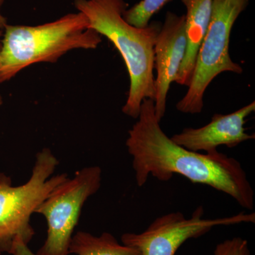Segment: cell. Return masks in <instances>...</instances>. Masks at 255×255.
<instances>
[{
	"instance_id": "obj_1",
	"label": "cell",
	"mask_w": 255,
	"mask_h": 255,
	"mask_svg": "<svg viewBox=\"0 0 255 255\" xmlns=\"http://www.w3.org/2000/svg\"><path fill=\"white\" fill-rule=\"evenodd\" d=\"M137 119L126 145L139 187L150 176L168 182L178 174L228 194L244 209H254V190L239 161L219 151L203 154L177 145L161 128L150 99L142 101Z\"/></svg>"
},
{
	"instance_id": "obj_2",
	"label": "cell",
	"mask_w": 255,
	"mask_h": 255,
	"mask_svg": "<svg viewBox=\"0 0 255 255\" xmlns=\"http://www.w3.org/2000/svg\"><path fill=\"white\" fill-rule=\"evenodd\" d=\"M75 7L85 15L89 28L105 36L117 48L127 66L130 88L122 108L126 115L137 119L142 101L155 97V47L160 23L137 28L124 19V0H75Z\"/></svg>"
},
{
	"instance_id": "obj_3",
	"label": "cell",
	"mask_w": 255,
	"mask_h": 255,
	"mask_svg": "<svg viewBox=\"0 0 255 255\" xmlns=\"http://www.w3.org/2000/svg\"><path fill=\"white\" fill-rule=\"evenodd\" d=\"M102 36L89 28L81 12L37 25L6 24L0 49V84L34 64L53 63L74 49H95Z\"/></svg>"
},
{
	"instance_id": "obj_4",
	"label": "cell",
	"mask_w": 255,
	"mask_h": 255,
	"mask_svg": "<svg viewBox=\"0 0 255 255\" xmlns=\"http://www.w3.org/2000/svg\"><path fill=\"white\" fill-rule=\"evenodd\" d=\"M59 164L48 147L36 154L31 177L21 186H12L11 177L0 173V251L18 255L35 235L31 216L58 184L68 178L52 176Z\"/></svg>"
},
{
	"instance_id": "obj_5",
	"label": "cell",
	"mask_w": 255,
	"mask_h": 255,
	"mask_svg": "<svg viewBox=\"0 0 255 255\" xmlns=\"http://www.w3.org/2000/svg\"><path fill=\"white\" fill-rule=\"evenodd\" d=\"M250 0H213L209 27L201 42L195 67L186 95L176 105L184 114H200L206 89L224 72L243 73V68L231 59L230 41L233 25Z\"/></svg>"
},
{
	"instance_id": "obj_6",
	"label": "cell",
	"mask_w": 255,
	"mask_h": 255,
	"mask_svg": "<svg viewBox=\"0 0 255 255\" xmlns=\"http://www.w3.org/2000/svg\"><path fill=\"white\" fill-rule=\"evenodd\" d=\"M102 184V169L91 166L80 169L73 178H67L50 192L36 210L48 225L47 238L37 255H68L74 230L82 207ZM35 213V214H36Z\"/></svg>"
},
{
	"instance_id": "obj_7",
	"label": "cell",
	"mask_w": 255,
	"mask_h": 255,
	"mask_svg": "<svg viewBox=\"0 0 255 255\" xmlns=\"http://www.w3.org/2000/svg\"><path fill=\"white\" fill-rule=\"evenodd\" d=\"M204 208L200 206L190 219L179 211L159 216L143 232L124 233L122 243L137 250L141 255H175L188 240L201 237L216 226L255 223V213L242 212L216 219H204Z\"/></svg>"
},
{
	"instance_id": "obj_8",
	"label": "cell",
	"mask_w": 255,
	"mask_h": 255,
	"mask_svg": "<svg viewBox=\"0 0 255 255\" xmlns=\"http://www.w3.org/2000/svg\"><path fill=\"white\" fill-rule=\"evenodd\" d=\"M185 15L168 11L156 39L155 68V94L154 109L159 122L163 119L167 108V95L172 82H175L187 50Z\"/></svg>"
},
{
	"instance_id": "obj_9",
	"label": "cell",
	"mask_w": 255,
	"mask_h": 255,
	"mask_svg": "<svg viewBox=\"0 0 255 255\" xmlns=\"http://www.w3.org/2000/svg\"><path fill=\"white\" fill-rule=\"evenodd\" d=\"M255 111V102H253L233 113L216 114L204 127L186 128L170 138L177 145L194 152L215 153L221 145L233 148L242 142L255 138V134L248 133L244 127L247 119Z\"/></svg>"
},
{
	"instance_id": "obj_10",
	"label": "cell",
	"mask_w": 255,
	"mask_h": 255,
	"mask_svg": "<svg viewBox=\"0 0 255 255\" xmlns=\"http://www.w3.org/2000/svg\"><path fill=\"white\" fill-rule=\"evenodd\" d=\"M187 8L185 15L187 50L182 65L178 72L175 82L189 86L190 84L196 57L206 32L209 27L213 0H182Z\"/></svg>"
},
{
	"instance_id": "obj_11",
	"label": "cell",
	"mask_w": 255,
	"mask_h": 255,
	"mask_svg": "<svg viewBox=\"0 0 255 255\" xmlns=\"http://www.w3.org/2000/svg\"><path fill=\"white\" fill-rule=\"evenodd\" d=\"M69 254L77 255H141L135 248L120 244L113 235L103 233L100 236L79 231L73 236ZM18 255H37L29 249L23 248Z\"/></svg>"
},
{
	"instance_id": "obj_12",
	"label": "cell",
	"mask_w": 255,
	"mask_h": 255,
	"mask_svg": "<svg viewBox=\"0 0 255 255\" xmlns=\"http://www.w3.org/2000/svg\"><path fill=\"white\" fill-rule=\"evenodd\" d=\"M171 0H141L131 8L126 9L124 18L128 23L137 28L147 27L154 14Z\"/></svg>"
},
{
	"instance_id": "obj_13",
	"label": "cell",
	"mask_w": 255,
	"mask_h": 255,
	"mask_svg": "<svg viewBox=\"0 0 255 255\" xmlns=\"http://www.w3.org/2000/svg\"><path fill=\"white\" fill-rule=\"evenodd\" d=\"M214 255H251V251L247 240L236 237L218 244Z\"/></svg>"
},
{
	"instance_id": "obj_14",
	"label": "cell",
	"mask_w": 255,
	"mask_h": 255,
	"mask_svg": "<svg viewBox=\"0 0 255 255\" xmlns=\"http://www.w3.org/2000/svg\"><path fill=\"white\" fill-rule=\"evenodd\" d=\"M4 1L5 0H0V25L2 26L4 28V26L7 24V23H6V18L4 17V15L2 14V11H1V10H2V6L3 4H4Z\"/></svg>"
},
{
	"instance_id": "obj_15",
	"label": "cell",
	"mask_w": 255,
	"mask_h": 255,
	"mask_svg": "<svg viewBox=\"0 0 255 255\" xmlns=\"http://www.w3.org/2000/svg\"><path fill=\"white\" fill-rule=\"evenodd\" d=\"M3 32H4V27L0 25V49L1 46V39H2ZM3 105V97L1 94L0 93V106Z\"/></svg>"
},
{
	"instance_id": "obj_16",
	"label": "cell",
	"mask_w": 255,
	"mask_h": 255,
	"mask_svg": "<svg viewBox=\"0 0 255 255\" xmlns=\"http://www.w3.org/2000/svg\"><path fill=\"white\" fill-rule=\"evenodd\" d=\"M1 252L0 251V255H1Z\"/></svg>"
}]
</instances>
